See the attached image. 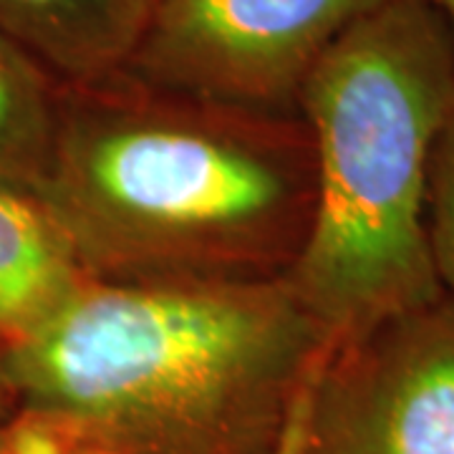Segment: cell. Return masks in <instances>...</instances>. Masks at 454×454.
<instances>
[{
	"instance_id": "cell-2",
	"label": "cell",
	"mask_w": 454,
	"mask_h": 454,
	"mask_svg": "<svg viewBox=\"0 0 454 454\" xmlns=\"http://www.w3.org/2000/svg\"><path fill=\"white\" fill-rule=\"evenodd\" d=\"M318 149V202L298 301L331 340L444 295L427 238L429 154L454 109V38L429 0H387L298 86Z\"/></svg>"
},
{
	"instance_id": "cell-9",
	"label": "cell",
	"mask_w": 454,
	"mask_h": 454,
	"mask_svg": "<svg viewBox=\"0 0 454 454\" xmlns=\"http://www.w3.org/2000/svg\"><path fill=\"white\" fill-rule=\"evenodd\" d=\"M38 83L31 68L5 43H0V139L16 129L35 106Z\"/></svg>"
},
{
	"instance_id": "cell-3",
	"label": "cell",
	"mask_w": 454,
	"mask_h": 454,
	"mask_svg": "<svg viewBox=\"0 0 454 454\" xmlns=\"http://www.w3.org/2000/svg\"><path fill=\"white\" fill-rule=\"evenodd\" d=\"M306 454H454V295L333 343Z\"/></svg>"
},
{
	"instance_id": "cell-8",
	"label": "cell",
	"mask_w": 454,
	"mask_h": 454,
	"mask_svg": "<svg viewBox=\"0 0 454 454\" xmlns=\"http://www.w3.org/2000/svg\"><path fill=\"white\" fill-rule=\"evenodd\" d=\"M427 238L442 288L454 295V109L439 129L427 169Z\"/></svg>"
},
{
	"instance_id": "cell-10",
	"label": "cell",
	"mask_w": 454,
	"mask_h": 454,
	"mask_svg": "<svg viewBox=\"0 0 454 454\" xmlns=\"http://www.w3.org/2000/svg\"><path fill=\"white\" fill-rule=\"evenodd\" d=\"M328 356L325 351L324 356L318 358L306 373L303 384L298 387L295 396H293L291 411L288 419L283 424L280 432V442H278L276 454H306V444H309V422H310V404H313V389L318 381V373L324 369V361Z\"/></svg>"
},
{
	"instance_id": "cell-4",
	"label": "cell",
	"mask_w": 454,
	"mask_h": 454,
	"mask_svg": "<svg viewBox=\"0 0 454 454\" xmlns=\"http://www.w3.org/2000/svg\"><path fill=\"white\" fill-rule=\"evenodd\" d=\"M387 0H160L134 61L223 97L298 89L318 56Z\"/></svg>"
},
{
	"instance_id": "cell-7",
	"label": "cell",
	"mask_w": 454,
	"mask_h": 454,
	"mask_svg": "<svg viewBox=\"0 0 454 454\" xmlns=\"http://www.w3.org/2000/svg\"><path fill=\"white\" fill-rule=\"evenodd\" d=\"M74 291L46 223L0 190V331L20 339Z\"/></svg>"
},
{
	"instance_id": "cell-1",
	"label": "cell",
	"mask_w": 454,
	"mask_h": 454,
	"mask_svg": "<svg viewBox=\"0 0 454 454\" xmlns=\"http://www.w3.org/2000/svg\"><path fill=\"white\" fill-rule=\"evenodd\" d=\"M318 331L262 293L71 291L3 379L66 454H276Z\"/></svg>"
},
{
	"instance_id": "cell-11",
	"label": "cell",
	"mask_w": 454,
	"mask_h": 454,
	"mask_svg": "<svg viewBox=\"0 0 454 454\" xmlns=\"http://www.w3.org/2000/svg\"><path fill=\"white\" fill-rule=\"evenodd\" d=\"M429 3H432V8L437 11L439 16L444 18V23H447V28H450L454 38V0H429Z\"/></svg>"
},
{
	"instance_id": "cell-5",
	"label": "cell",
	"mask_w": 454,
	"mask_h": 454,
	"mask_svg": "<svg viewBox=\"0 0 454 454\" xmlns=\"http://www.w3.org/2000/svg\"><path fill=\"white\" fill-rule=\"evenodd\" d=\"M94 195L157 230L243 225L276 205V175L238 149L172 127H119L86 157Z\"/></svg>"
},
{
	"instance_id": "cell-6",
	"label": "cell",
	"mask_w": 454,
	"mask_h": 454,
	"mask_svg": "<svg viewBox=\"0 0 454 454\" xmlns=\"http://www.w3.org/2000/svg\"><path fill=\"white\" fill-rule=\"evenodd\" d=\"M160 0H0V28L74 74L134 56Z\"/></svg>"
},
{
	"instance_id": "cell-12",
	"label": "cell",
	"mask_w": 454,
	"mask_h": 454,
	"mask_svg": "<svg viewBox=\"0 0 454 454\" xmlns=\"http://www.w3.org/2000/svg\"><path fill=\"white\" fill-rule=\"evenodd\" d=\"M3 444H5V429H0V454H3Z\"/></svg>"
}]
</instances>
